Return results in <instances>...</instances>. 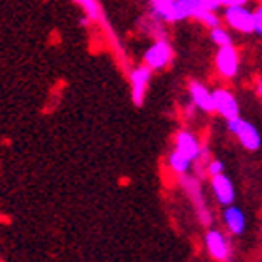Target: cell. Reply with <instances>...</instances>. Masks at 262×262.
I'll return each mask as SVG.
<instances>
[{
    "label": "cell",
    "instance_id": "cell-1",
    "mask_svg": "<svg viewBox=\"0 0 262 262\" xmlns=\"http://www.w3.org/2000/svg\"><path fill=\"white\" fill-rule=\"evenodd\" d=\"M227 124H229V131L240 141V144L246 148V150H249V152L260 150L262 137H260V131L257 129L255 124H251V122L246 120V118H242V116L232 118V120H229Z\"/></svg>",
    "mask_w": 262,
    "mask_h": 262
},
{
    "label": "cell",
    "instance_id": "cell-2",
    "mask_svg": "<svg viewBox=\"0 0 262 262\" xmlns=\"http://www.w3.org/2000/svg\"><path fill=\"white\" fill-rule=\"evenodd\" d=\"M172 58H174L172 45L165 38H159L144 53V66H148L152 71H159V70H165L172 62Z\"/></svg>",
    "mask_w": 262,
    "mask_h": 262
},
{
    "label": "cell",
    "instance_id": "cell-3",
    "mask_svg": "<svg viewBox=\"0 0 262 262\" xmlns=\"http://www.w3.org/2000/svg\"><path fill=\"white\" fill-rule=\"evenodd\" d=\"M180 186L186 189V193L189 195L191 202L195 204L196 212H199V217H201V223L204 225H212V213L208 210L206 201H204V193H202L201 182L195 176H180Z\"/></svg>",
    "mask_w": 262,
    "mask_h": 262
},
{
    "label": "cell",
    "instance_id": "cell-4",
    "mask_svg": "<svg viewBox=\"0 0 262 262\" xmlns=\"http://www.w3.org/2000/svg\"><path fill=\"white\" fill-rule=\"evenodd\" d=\"M215 70L223 79H234L240 71V53L234 45L219 47L215 53Z\"/></svg>",
    "mask_w": 262,
    "mask_h": 262
},
{
    "label": "cell",
    "instance_id": "cell-5",
    "mask_svg": "<svg viewBox=\"0 0 262 262\" xmlns=\"http://www.w3.org/2000/svg\"><path fill=\"white\" fill-rule=\"evenodd\" d=\"M212 96H213V113L223 116L227 122L240 116V103H238L236 96L230 92L229 88H215V90H212Z\"/></svg>",
    "mask_w": 262,
    "mask_h": 262
},
{
    "label": "cell",
    "instance_id": "cell-6",
    "mask_svg": "<svg viewBox=\"0 0 262 262\" xmlns=\"http://www.w3.org/2000/svg\"><path fill=\"white\" fill-rule=\"evenodd\" d=\"M204 247L208 255L217 262H229L230 258V244L227 236L217 229H208L204 234Z\"/></svg>",
    "mask_w": 262,
    "mask_h": 262
},
{
    "label": "cell",
    "instance_id": "cell-7",
    "mask_svg": "<svg viewBox=\"0 0 262 262\" xmlns=\"http://www.w3.org/2000/svg\"><path fill=\"white\" fill-rule=\"evenodd\" d=\"M152 79V70L148 66H137L129 71V84H131V101L141 107L144 98H146V90Z\"/></svg>",
    "mask_w": 262,
    "mask_h": 262
},
{
    "label": "cell",
    "instance_id": "cell-8",
    "mask_svg": "<svg viewBox=\"0 0 262 262\" xmlns=\"http://www.w3.org/2000/svg\"><path fill=\"white\" fill-rule=\"evenodd\" d=\"M225 23L232 30L242 34H253V11L246 6L225 8Z\"/></svg>",
    "mask_w": 262,
    "mask_h": 262
},
{
    "label": "cell",
    "instance_id": "cell-9",
    "mask_svg": "<svg viewBox=\"0 0 262 262\" xmlns=\"http://www.w3.org/2000/svg\"><path fill=\"white\" fill-rule=\"evenodd\" d=\"M212 191L213 196H215V201L217 204L221 206H230V204H234L236 201V187L232 184L229 176L221 172L217 176H212Z\"/></svg>",
    "mask_w": 262,
    "mask_h": 262
},
{
    "label": "cell",
    "instance_id": "cell-10",
    "mask_svg": "<svg viewBox=\"0 0 262 262\" xmlns=\"http://www.w3.org/2000/svg\"><path fill=\"white\" fill-rule=\"evenodd\" d=\"M201 141L199 137L189 129H180L174 135V150H178L180 154H184L186 158H189L191 161H195L201 154Z\"/></svg>",
    "mask_w": 262,
    "mask_h": 262
},
{
    "label": "cell",
    "instance_id": "cell-11",
    "mask_svg": "<svg viewBox=\"0 0 262 262\" xmlns=\"http://www.w3.org/2000/svg\"><path fill=\"white\" fill-rule=\"evenodd\" d=\"M189 98H191V103L201 113H206V115H212L213 113V96L212 90L206 84H202L199 81L189 82Z\"/></svg>",
    "mask_w": 262,
    "mask_h": 262
},
{
    "label": "cell",
    "instance_id": "cell-12",
    "mask_svg": "<svg viewBox=\"0 0 262 262\" xmlns=\"http://www.w3.org/2000/svg\"><path fill=\"white\" fill-rule=\"evenodd\" d=\"M223 223H225V227H227V230H229L232 236H242L244 232H246V227H247L246 213L242 212V208L234 206V204L225 206Z\"/></svg>",
    "mask_w": 262,
    "mask_h": 262
},
{
    "label": "cell",
    "instance_id": "cell-13",
    "mask_svg": "<svg viewBox=\"0 0 262 262\" xmlns=\"http://www.w3.org/2000/svg\"><path fill=\"white\" fill-rule=\"evenodd\" d=\"M167 165H169L170 172L180 178V176L189 174L193 161L189 158H186L184 154L178 152V150H172V152H170L169 156H167Z\"/></svg>",
    "mask_w": 262,
    "mask_h": 262
},
{
    "label": "cell",
    "instance_id": "cell-14",
    "mask_svg": "<svg viewBox=\"0 0 262 262\" xmlns=\"http://www.w3.org/2000/svg\"><path fill=\"white\" fill-rule=\"evenodd\" d=\"M150 6H152L156 19L163 23H174V15H172L174 2L172 0H150Z\"/></svg>",
    "mask_w": 262,
    "mask_h": 262
},
{
    "label": "cell",
    "instance_id": "cell-15",
    "mask_svg": "<svg viewBox=\"0 0 262 262\" xmlns=\"http://www.w3.org/2000/svg\"><path fill=\"white\" fill-rule=\"evenodd\" d=\"M172 15H174V23L193 19L195 17V2L193 0H174Z\"/></svg>",
    "mask_w": 262,
    "mask_h": 262
},
{
    "label": "cell",
    "instance_id": "cell-16",
    "mask_svg": "<svg viewBox=\"0 0 262 262\" xmlns=\"http://www.w3.org/2000/svg\"><path fill=\"white\" fill-rule=\"evenodd\" d=\"M210 38L217 47H227V45H232V36L227 28L223 27H215L210 30Z\"/></svg>",
    "mask_w": 262,
    "mask_h": 262
},
{
    "label": "cell",
    "instance_id": "cell-17",
    "mask_svg": "<svg viewBox=\"0 0 262 262\" xmlns=\"http://www.w3.org/2000/svg\"><path fill=\"white\" fill-rule=\"evenodd\" d=\"M195 21H199L201 25L208 27L210 30L215 27H221V19H219V15L215 11H202V13H199V15L195 17Z\"/></svg>",
    "mask_w": 262,
    "mask_h": 262
},
{
    "label": "cell",
    "instance_id": "cell-18",
    "mask_svg": "<svg viewBox=\"0 0 262 262\" xmlns=\"http://www.w3.org/2000/svg\"><path fill=\"white\" fill-rule=\"evenodd\" d=\"M193 2H195V17L202 11H217L221 8L219 0H193Z\"/></svg>",
    "mask_w": 262,
    "mask_h": 262
},
{
    "label": "cell",
    "instance_id": "cell-19",
    "mask_svg": "<svg viewBox=\"0 0 262 262\" xmlns=\"http://www.w3.org/2000/svg\"><path fill=\"white\" fill-rule=\"evenodd\" d=\"M204 172H208V176H217L221 174V172H225V163L221 161V159H210L206 165V169H204Z\"/></svg>",
    "mask_w": 262,
    "mask_h": 262
},
{
    "label": "cell",
    "instance_id": "cell-20",
    "mask_svg": "<svg viewBox=\"0 0 262 262\" xmlns=\"http://www.w3.org/2000/svg\"><path fill=\"white\" fill-rule=\"evenodd\" d=\"M253 34L262 36V4L253 11Z\"/></svg>",
    "mask_w": 262,
    "mask_h": 262
},
{
    "label": "cell",
    "instance_id": "cell-21",
    "mask_svg": "<svg viewBox=\"0 0 262 262\" xmlns=\"http://www.w3.org/2000/svg\"><path fill=\"white\" fill-rule=\"evenodd\" d=\"M249 0H219L223 8H232V6H246Z\"/></svg>",
    "mask_w": 262,
    "mask_h": 262
},
{
    "label": "cell",
    "instance_id": "cell-22",
    "mask_svg": "<svg viewBox=\"0 0 262 262\" xmlns=\"http://www.w3.org/2000/svg\"><path fill=\"white\" fill-rule=\"evenodd\" d=\"M257 92H258V96L262 98V81H258V82H257Z\"/></svg>",
    "mask_w": 262,
    "mask_h": 262
},
{
    "label": "cell",
    "instance_id": "cell-23",
    "mask_svg": "<svg viewBox=\"0 0 262 262\" xmlns=\"http://www.w3.org/2000/svg\"><path fill=\"white\" fill-rule=\"evenodd\" d=\"M260 4H262V0H260Z\"/></svg>",
    "mask_w": 262,
    "mask_h": 262
},
{
    "label": "cell",
    "instance_id": "cell-24",
    "mask_svg": "<svg viewBox=\"0 0 262 262\" xmlns=\"http://www.w3.org/2000/svg\"><path fill=\"white\" fill-rule=\"evenodd\" d=\"M172 2H174V0H172Z\"/></svg>",
    "mask_w": 262,
    "mask_h": 262
}]
</instances>
